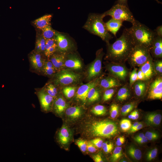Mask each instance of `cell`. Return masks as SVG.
<instances>
[{
	"label": "cell",
	"instance_id": "obj_1",
	"mask_svg": "<svg viewBox=\"0 0 162 162\" xmlns=\"http://www.w3.org/2000/svg\"><path fill=\"white\" fill-rule=\"evenodd\" d=\"M106 57L113 62L121 63L127 60L134 46L126 28L121 36L112 44H107Z\"/></svg>",
	"mask_w": 162,
	"mask_h": 162
},
{
	"label": "cell",
	"instance_id": "obj_2",
	"mask_svg": "<svg viewBox=\"0 0 162 162\" xmlns=\"http://www.w3.org/2000/svg\"><path fill=\"white\" fill-rule=\"evenodd\" d=\"M129 28H125L134 45H140L150 49L155 37L154 31L136 20Z\"/></svg>",
	"mask_w": 162,
	"mask_h": 162
},
{
	"label": "cell",
	"instance_id": "obj_3",
	"mask_svg": "<svg viewBox=\"0 0 162 162\" xmlns=\"http://www.w3.org/2000/svg\"><path fill=\"white\" fill-rule=\"evenodd\" d=\"M84 130L88 137L110 138L117 134L118 129L114 122L104 120L88 122L84 126Z\"/></svg>",
	"mask_w": 162,
	"mask_h": 162
},
{
	"label": "cell",
	"instance_id": "obj_4",
	"mask_svg": "<svg viewBox=\"0 0 162 162\" xmlns=\"http://www.w3.org/2000/svg\"><path fill=\"white\" fill-rule=\"evenodd\" d=\"M104 17L102 14H90L83 28L98 36L108 44L112 37L106 28L103 20Z\"/></svg>",
	"mask_w": 162,
	"mask_h": 162
},
{
	"label": "cell",
	"instance_id": "obj_5",
	"mask_svg": "<svg viewBox=\"0 0 162 162\" xmlns=\"http://www.w3.org/2000/svg\"><path fill=\"white\" fill-rule=\"evenodd\" d=\"M102 14L104 17L109 16L112 18L123 21H128L132 24L136 20L128 6L118 4L113 5L111 9Z\"/></svg>",
	"mask_w": 162,
	"mask_h": 162
},
{
	"label": "cell",
	"instance_id": "obj_6",
	"mask_svg": "<svg viewBox=\"0 0 162 162\" xmlns=\"http://www.w3.org/2000/svg\"><path fill=\"white\" fill-rule=\"evenodd\" d=\"M151 56L149 49L140 45H134L127 60L132 65L140 66Z\"/></svg>",
	"mask_w": 162,
	"mask_h": 162
},
{
	"label": "cell",
	"instance_id": "obj_7",
	"mask_svg": "<svg viewBox=\"0 0 162 162\" xmlns=\"http://www.w3.org/2000/svg\"><path fill=\"white\" fill-rule=\"evenodd\" d=\"M81 76L68 69H62L56 74L54 82L58 85H68L78 81Z\"/></svg>",
	"mask_w": 162,
	"mask_h": 162
},
{
	"label": "cell",
	"instance_id": "obj_8",
	"mask_svg": "<svg viewBox=\"0 0 162 162\" xmlns=\"http://www.w3.org/2000/svg\"><path fill=\"white\" fill-rule=\"evenodd\" d=\"M54 38L57 45V50L60 53L65 54L74 47L72 41L64 34L56 31Z\"/></svg>",
	"mask_w": 162,
	"mask_h": 162
},
{
	"label": "cell",
	"instance_id": "obj_9",
	"mask_svg": "<svg viewBox=\"0 0 162 162\" xmlns=\"http://www.w3.org/2000/svg\"><path fill=\"white\" fill-rule=\"evenodd\" d=\"M104 53L102 49L98 50L96 53V58L88 69L87 79L91 80L98 76L100 73L102 67V60Z\"/></svg>",
	"mask_w": 162,
	"mask_h": 162
},
{
	"label": "cell",
	"instance_id": "obj_10",
	"mask_svg": "<svg viewBox=\"0 0 162 162\" xmlns=\"http://www.w3.org/2000/svg\"><path fill=\"white\" fill-rule=\"evenodd\" d=\"M99 78L91 81L80 86L78 89L76 94V99L85 104L87 101V96L89 90L95 87L99 82Z\"/></svg>",
	"mask_w": 162,
	"mask_h": 162
},
{
	"label": "cell",
	"instance_id": "obj_11",
	"mask_svg": "<svg viewBox=\"0 0 162 162\" xmlns=\"http://www.w3.org/2000/svg\"><path fill=\"white\" fill-rule=\"evenodd\" d=\"M120 63L115 62L110 63L107 66V69L115 77L124 80L128 74V71L125 67Z\"/></svg>",
	"mask_w": 162,
	"mask_h": 162
},
{
	"label": "cell",
	"instance_id": "obj_12",
	"mask_svg": "<svg viewBox=\"0 0 162 162\" xmlns=\"http://www.w3.org/2000/svg\"><path fill=\"white\" fill-rule=\"evenodd\" d=\"M162 98V79L159 77L152 82L150 85L148 98L150 99H161Z\"/></svg>",
	"mask_w": 162,
	"mask_h": 162
},
{
	"label": "cell",
	"instance_id": "obj_13",
	"mask_svg": "<svg viewBox=\"0 0 162 162\" xmlns=\"http://www.w3.org/2000/svg\"><path fill=\"white\" fill-rule=\"evenodd\" d=\"M37 95L42 110L45 112L51 110L53 103V98L43 90L39 91Z\"/></svg>",
	"mask_w": 162,
	"mask_h": 162
},
{
	"label": "cell",
	"instance_id": "obj_14",
	"mask_svg": "<svg viewBox=\"0 0 162 162\" xmlns=\"http://www.w3.org/2000/svg\"><path fill=\"white\" fill-rule=\"evenodd\" d=\"M65 67L74 70L80 69L82 68L81 60L76 54L70 53L65 55Z\"/></svg>",
	"mask_w": 162,
	"mask_h": 162
},
{
	"label": "cell",
	"instance_id": "obj_15",
	"mask_svg": "<svg viewBox=\"0 0 162 162\" xmlns=\"http://www.w3.org/2000/svg\"><path fill=\"white\" fill-rule=\"evenodd\" d=\"M150 54L156 58L162 57V37L156 35L149 49Z\"/></svg>",
	"mask_w": 162,
	"mask_h": 162
},
{
	"label": "cell",
	"instance_id": "obj_16",
	"mask_svg": "<svg viewBox=\"0 0 162 162\" xmlns=\"http://www.w3.org/2000/svg\"><path fill=\"white\" fill-rule=\"evenodd\" d=\"M71 138V133L68 127L63 125L60 129L58 135V140L62 145H66Z\"/></svg>",
	"mask_w": 162,
	"mask_h": 162
},
{
	"label": "cell",
	"instance_id": "obj_17",
	"mask_svg": "<svg viewBox=\"0 0 162 162\" xmlns=\"http://www.w3.org/2000/svg\"><path fill=\"white\" fill-rule=\"evenodd\" d=\"M31 65L35 70H42L45 61L40 53L37 52L31 54L29 56Z\"/></svg>",
	"mask_w": 162,
	"mask_h": 162
},
{
	"label": "cell",
	"instance_id": "obj_18",
	"mask_svg": "<svg viewBox=\"0 0 162 162\" xmlns=\"http://www.w3.org/2000/svg\"><path fill=\"white\" fill-rule=\"evenodd\" d=\"M152 58L150 56L147 61L141 65L139 69L144 75L145 80L150 79L152 76L154 70Z\"/></svg>",
	"mask_w": 162,
	"mask_h": 162
},
{
	"label": "cell",
	"instance_id": "obj_19",
	"mask_svg": "<svg viewBox=\"0 0 162 162\" xmlns=\"http://www.w3.org/2000/svg\"><path fill=\"white\" fill-rule=\"evenodd\" d=\"M65 54H53L50 57V60L56 69L57 72L63 69L65 67L64 61Z\"/></svg>",
	"mask_w": 162,
	"mask_h": 162
},
{
	"label": "cell",
	"instance_id": "obj_20",
	"mask_svg": "<svg viewBox=\"0 0 162 162\" xmlns=\"http://www.w3.org/2000/svg\"><path fill=\"white\" fill-rule=\"evenodd\" d=\"M67 105L65 100L62 96H59L55 99L53 103V108L55 113L59 116L61 115L65 110Z\"/></svg>",
	"mask_w": 162,
	"mask_h": 162
},
{
	"label": "cell",
	"instance_id": "obj_21",
	"mask_svg": "<svg viewBox=\"0 0 162 162\" xmlns=\"http://www.w3.org/2000/svg\"><path fill=\"white\" fill-rule=\"evenodd\" d=\"M123 21L112 18L105 23L107 30L110 32L115 36L122 25Z\"/></svg>",
	"mask_w": 162,
	"mask_h": 162
},
{
	"label": "cell",
	"instance_id": "obj_22",
	"mask_svg": "<svg viewBox=\"0 0 162 162\" xmlns=\"http://www.w3.org/2000/svg\"><path fill=\"white\" fill-rule=\"evenodd\" d=\"M162 119L161 115L155 112L148 113L145 116L146 123L148 125L157 126L159 125Z\"/></svg>",
	"mask_w": 162,
	"mask_h": 162
},
{
	"label": "cell",
	"instance_id": "obj_23",
	"mask_svg": "<svg viewBox=\"0 0 162 162\" xmlns=\"http://www.w3.org/2000/svg\"><path fill=\"white\" fill-rule=\"evenodd\" d=\"M100 85L102 88L107 89L119 86L121 84L115 77H109L101 80Z\"/></svg>",
	"mask_w": 162,
	"mask_h": 162
},
{
	"label": "cell",
	"instance_id": "obj_24",
	"mask_svg": "<svg viewBox=\"0 0 162 162\" xmlns=\"http://www.w3.org/2000/svg\"><path fill=\"white\" fill-rule=\"evenodd\" d=\"M52 15L47 14L34 20L33 23L36 27L41 30L45 27L50 25Z\"/></svg>",
	"mask_w": 162,
	"mask_h": 162
},
{
	"label": "cell",
	"instance_id": "obj_25",
	"mask_svg": "<svg viewBox=\"0 0 162 162\" xmlns=\"http://www.w3.org/2000/svg\"><path fill=\"white\" fill-rule=\"evenodd\" d=\"M65 114L70 118H76L81 116L82 114V110L79 106H71L66 109Z\"/></svg>",
	"mask_w": 162,
	"mask_h": 162
},
{
	"label": "cell",
	"instance_id": "obj_26",
	"mask_svg": "<svg viewBox=\"0 0 162 162\" xmlns=\"http://www.w3.org/2000/svg\"><path fill=\"white\" fill-rule=\"evenodd\" d=\"M142 80H137L134 83V89L136 95L138 97L142 96L146 88V83Z\"/></svg>",
	"mask_w": 162,
	"mask_h": 162
},
{
	"label": "cell",
	"instance_id": "obj_27",
	"mask_svg": "<svg viewBox=\"0 0 162 162\" xmlns=\"http://www.w3.org/2000/svg\"><path fill=\"white\" fill-rule=\"evenodd\" d=\"M42 71L48 76H52L57 72L50 60L45 61Z\"/></svg>",
	"mask_w": 162,
	"mask_h": 162
},
{
	"label": "cell",
	"instance_id": "obj_28",
	"mask_svg": "<svg viewBox=\"0 0 162 162\" xmlns=\"http://www.w3.org/2000/svg\"><path fill=\"white\" fill-rule=\"evenodd\" d=\"M130 95V90L126 86H123L118 90L116 98L119 101H122L126 100Z\"/></svg>",
	"mask_w": 162,
	"mask_h": 162
},
{
	"label": "cell",
	"instance_id": "obj_29",
	"mask_svg": "<svg viewBox=\"0 0 162 162\" xmlns=\"http://www.w3.org/2000/svg\"><path fill=\"white\" fill-rule=\"evenodd\" d=\"M100 94L95 87L91 88L89 91L87 96V101L89 103H92L98 100L100 98Z\"/></svg>",
	"mask_w": 162,
	"mask_h": 162
},
{
	"label": "cell",
	"instance_id": "obj_30",
	"mask_svg": "<svg viewBox=\"0 0 162 162\" xmlns=\"http://www.w3.org/2000/svg\"><path fill=\"white\" fill-rule=\"evenodd\" d=\"M42 36L45 40L54 38L56 31L51 27V25L42 29Z\"/></svg>",
	"mask_w": 162,
	"mask_h": 162
},
{
	"label": "cell",
	"instance_id": "obj_31",
	"mask_svg": "<svg viewBox=\"0 0 162 162\" xmlns=\"http://www.w3.org/2000/svg\"><path fill=\"white\" fill-rule=\"evenodd\" d=\"M128 153L132 158L136 160H139L142 157L141 151L133 146H130L128 147Z\"/></svg>",
	"mask_w": 162,
	"mask_h": 162
},
{
	"label": "cell",
	"instance_id": "obj_32",
	"mask_svg": "<svg viewBox=\"0 0 162 162\" xmlns=\"http://www.w3.org/2000/svg\"><path fill=\"white\" fill-rule=\"evenodd\" d=\"M46 40L42 36L37 39L36 42L35 50L37 52H44Z\"/></svg>",
	"mask_w": 162,
	"mask_h": 162
},
{
	"label": "cell",
	"instance_id": "obj_33",
	"mask_svg": "<svg viewBox=\"0 0 162 162\" xmlns=\"http://www.w3.org/2000/svg\"><path fill=\"white\" fill-rule=\"evenodd\" d=\"M91 111L96 116H103L106 113V109L103 105H98L94 106L92 109Z\"/></svg>",
	"mask_w": 162,
	"mask_h": 162
},
{
	"label": "cell",
	"instance_id": "obj_34",
	"mask_svg": "<svg viewBox=\"0 0 162 162\" xmlns=\"http://www.w3.org/2000/svg\"><path fill=\"white\" fill-rule=\"evenodd\" d=\"M76 88V87L74 86L66 87L63 89V93L66 98H70L74 95Z\"/></svg>",
	"mask_w": 162,
	"mask_h": 162
},
{
	"label": "cell",
	"instance_id": "obj_35",
	"mask_svg": "<svg viewBox=\"0 0 162 162\" xmlns=\"http://www.w3.org/2000/svg\"><path fill=\"white\" fill-rule=\"evenodd\" d=\"M122 155V148L119 146L116 147L111 156L110 159L112 162H116L117 161Z\"/></svg>",
	"mask_w": 162,
	"mask_h": 162
},
{
	"label": "cell",
	"instance_id": "obj_36",
	"mask_svg": "<svg viewBox=\"0 0 162 162\" xmlns=\"http://www.w3.org/2000/svg\"><path fill=\"white\" fill-rule=\"evenodd\" d=\"M135 105V102H131L124 105L121 108V114L125 116L131 111Z\"/></svg>",
	"mask_w": 162,
	"mask_h": 162
},
{
	"label": "cell",
	"instance_id": "obj_37",
	"mask_svg": "<svg viewBox=\"0 0 162 162\" xmlns=\"http://www.w3.org/2000/svg\"><path fill=\"white\" fill-rule=\"evenodd\" d=\"M120 124L121 129L124 132L129 131L132 125L130 121L127 119H122L120 121Z\"/></svg>",
	"mask_w": 162,
	"mask_h": 162
},
{
	"label": "cell",
	"instance_id": "obj_38",
	"mask_svg": "<svg viewBox=\"0 0 162 162\" xmlns=\"http://www.w3.org/2000/svg\"><path fill=\"white\" fill-rule=\"evenodd\" d=\"M45 91L52 96L54 99L57 97L58 90L52 84H50L46 86Z\"/></svg>",
	"mask_w": 162,
	"mask_h": 162
},
{
	"label": "cell",
	"instance_id": "obj_39",
	"mask_svg": "<svg viewBox=\"0 0 162 162\" xmlns=\"http://www.w3.org/2000/svg\"><path fill=\"white\" fill-rule=\"evenodd\" d=\"M115 92V90L113 88L107 89L104 92L103 99L104 101H107L110 100L113 96Z\"/></svg>",
	"mask_w": 162,
	"mask_h": 162
},
{
	"label": "cell",
	"instance_id": "obj_40",
	"mask_svg": "<svg viewBox=\"0 0 162 162\" xmlns=\"http://www.w3.org/2000/svg\"><path fill=\"white\" fill-rule=\"evenodd\" d=\"M118 106L116 104H112L110 108V115L112 118H115L118 113Z\"/></svg>",
	"mask_w": 162,
	"mask_h": 162
},
{
	"label": "cell",
	"instance_id": "obj_41",
	"mask_svg": "<svg viewBox=\"0 0 162 162\" xmlns=\"http://www.w3.org/2000/svg\"><path fill=\"white\" fill-rule=\"evenodd\" d=\"M158 152V150L157 148H154L148 152L146 155L147 160L150 161L155 158L157 156Z\"/></svg>",
	"mask_w": 162,
	"mask_h": 162
},
{
	"label": "cell",
	"instance_id": "obj_42",
	"mask_svg": "<svg viewBox=\"0 0 162 162\" xmlns=\"http://www.w3.org/2000/svg\"><path fill=\"white\" fill-rule=\"evenodd\" d=\"M101 148L105 153H109L113 149V144L111 142H103Z\"/></svg>",
	"mask_w": 162,
	"mask_h": 162
},
{
	"label": "cell",
	"instance_id": "obj_43",
	"mask_svg": "<svg viewBox=\"0 0 162 162\" xmlns=\"http://www.w3.org/2000/svg\"><path fill=\"white\" fill-rule=\"evenodd\" d=\"M144 135L148 140L149 141L157 140L159 137V135L157 133L152 131H147Z\"/></svg>",
	"mask_w": 162,
	"mask_h": 162
},
{
	"label": "cell",
	"instance_id": "obj_44",
	"mask_svg": "<svg viewBox=\"0 0 162 162\" xmlns=\"http://www.w3.org/2000/svg\"><path fill=\"white\" fill-rule=\"evenodd\" d=\"M137 69L134 68L130 74V84L133 85L137 80Z\"/></svg>",
	"mask_w": 162,
	"mask_h": 162
},
{
	"label": "cell",
	"instance_id": "obj_45",
	"mask_svg": "<svg viewBox=\"0 0 162 162\" xmlns=\"http://www.w3.org/2000/svg\"><path fill=\"white\" fill-rule=\"evenodd\" d=\"M76 144L82 152H85L87 149V143L86 141L82 140H77Z\"/></svg>",
	"mask_w": 162,
	"mask_h": 162
},
{
	"label": "cell",
	"instance_id": "obj_46",
	"mask_svg": "<svg viewBox=\"0 0 162 162\" xmlns=\"http://www.w3.org/2000/svg\"><path fill=\"white\" fill-rule=\"evenodd\" d=\"M90 142L98 148H101L103 142L102 139L100 138H95L91 140Z\"/></svg>",
	"mask_w": 162,
	"mask_h": 162
},
{
	"label": "cell",
	"instance_id": "obj_47",
	"mask_svg": "<svg viewBox=\"0 0 162 162\" xmlns=\"http://www.w3.org/2000/svg\"><path fill=\"white\" fill-rule=\"evenodd\" d=\"M97 147L90 141L87 143V149L91 153L95 152L97 150Z\"/></svg>",
	"mask_w": 162,
	"mask_h": 162
},
{
	"label": "cell",
	"instance_id": "obj_48",
	"mask_svg": "<svg viewBox=\"0 0 162 162\" xmlns=\"http://www.w3.org/2000/svg\"><path fill=\"white\" fill-rule=\"evenodd\" d=\"M155 69L157 72L161 74L162 73V62L161 60L157 62L154 66Z\"/></svg>",
	"mask_w": 162,
	"mask_h": 162
},
{
	"label": "cell",
	"instance_id": "obj_49",
	"mask_svg": "<svg viewBox=\"0 0 162 162\" xmlns=\"http://www.w3.org/2000/svg\"><path fill=\"white\" fill-rule=\"evenodd\" d=\"M125 141V138L124 136H121L118 137L116 141V144L117 146H120Z\"/></svg>",
	"mask_w": 162,
	"mask_h": 162
},
{
	"label": "cell",
	"instance_id": "obj_50",
	"mask_svg": "<svg viewBox=\"0 0 162 162\" xmlns=\"http://www.w3.org/2000/svg\"><path fill=\"white\" fill-rule=\"evenodd\" d=\"M93 159L95 162H103V160L101 154L98 153L93 156Z\"/></svg>",
	"mask_w": 162,
	"mask_h": 162
},
{
	"label": "cell",
	"instance_id": "obj_51",
	"mask_svg": "<svg viewBox=\"0 0 162 162\" xmlns=\"http://www.w3.org/2000/svg\"><path fill=\"white\" fill-rule=\"evenodd\" d=\"M157 35L162 37V26H160L157 27L154 31Z\"/></svg>",
	"mask_w": 162,
	"mask_h": 162
},
{
	"label": "cell",
	"instance_id": "obj_52",
	"mask_svg": "<svg viewBox=\"0 0 162 162\" xmlns=\"http://www.w3.org/2000/svg\"><path fill=\"white\" fill-rule=\"evenodd\" d=\"M142 128L143 124L140 123L134 129L129 130V132L130 133H134L142 129Z\"/></svg>",
	"mask_w": 162,
	"mask_h": 162
},
{
	"label": "cell",
	"instance_id": "obj_53",
	"mask_svg": "<svg viewBox=\"0 0 162 162\" xmlns=\"http://www.w3.org/2000/svg\"><path fill=\"white\" fill-rule=\"evenodd\" d=\"M148 141V139L144 136L141 138L136 141L139 144H143L147 142Z\"/></svg>",
	"mask_w": 162,
	"mask_h": 162
},
{
	"label": "cell",
	"instance_id": "obj_54",
	"mask_svg": "<svg viewBox=\"0 0 162 162\" xmlns=\"http://www.w3.org/2000/svg\"><path fill=\"white\" fill-rule=\"evenodd\" d=\"M128 6V0H117V3Z\"/></svg>",
	"mask_w": 162,
	"mask_h": 162
},
{
	"label": "cell",
	"instance_id": "obj_55",
	"mask_svg": "<svg viewBox=\"0 0 162 162\" xmlns=\"http://www.w3.org/2000/svg\"><path fill=\"white\" fill-rule=\"evenodd\" d=\"M144 136H145L144 134H143V133H140L139 134H138V135L135 136L134 138V140L136 141V140L141 138Z\"/></svg>",
	"mask_w": 162,
	"mask_h": 162
},
{
	"label": "cell",
	"instance_id": "obj_56",
	"mask_svg": "<svg viewBox=\"0 0 162 162\" xmlns=\"http://www.w3.org/2000/svg\"><path fill=\"white\" fill-rule=\"evenodd\" d=\"M141 122H136L133 124L131 125L130 129L129 130H132L135 128L137 125H138Z\"/></svg>",
	"mask_w": 162,
	"mask_h": 162
},
{
	"label": "cell",
	"instance_id": "obj_57",
	"mask_svg": "<svg viewBox=\"0 0 162 162\" xmlns=\"http://www.w3.org/2000/svg\"><path fill=\"white\" fill-rule=\"evenodd\" d=\"M134 111L135 120L137 119L139 117V112L137 110H135Z\"/></svg>",
	"mask_w": 162,
	"mask_h": 162
},
{
	"label": "cell",
	"instance_id": "obj_58",
	"mask_svg": "<svg viewBox=\"0 0 162 162\" xmlns=\"http://www.w3.org/2000/svg\"><path fill=\"white\" fill-rule=\"evenodd\" d=\"M134 114V111L131 112L128 116L129 118L132 119Z\"/></svg>",
	"mask_w": 162,
	"mask_h": 162
},
{
	"label": "cell",
	"instance_id": "obj_59",
	"mask_svg": "<svg viewBox=\"0 0 162 162\" xmlns=\"http://www.w3.org/2000/svg\"><path fill=\"white\" fill-rule=\"evenodd\" d=\"M158 4L159 3H161V2H159L158 0H155Z\"/></svg>",
	"mask_w": 162,
	"mask_h": 162
}]
</instances>
